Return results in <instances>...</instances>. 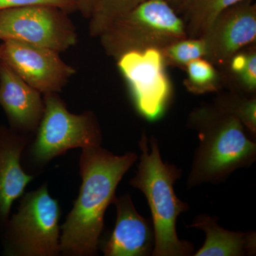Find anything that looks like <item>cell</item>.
<instances>
[{
  "mask_svg": "<svg viewBox=\"0 0 256 256\" xmlns=\"http://www.w3.org/2000/svg\"><path fill=\"white\" fill-rule=\"evenodd\" d=\"M138 159L132 152L114 156L101 146L82 149L79 163L82 186L73 208L60 226V254L96 255L106 210L116 200L120 182Z\"/></svg>",
  "mask_w": 256,
  "mask_h": 256,
  "instance_id": "6da1fadb",
  "label": "cell"
},
{
  "mask_svg": "<svg viewBox=\"0 0 256 256\" xmlns=\"http://www.w3.org/2000/svg\"><path fill=\"white\" fill-rule=\"evenodd\" d=\"M188 124L200 138L186 180L190 190L203 184L224 182L237 170L255 162L256 143L232 114L214 106H202L190 114Z\"/></svg>",
  "mask_w": 256,
  "mask_h": 256,
  "instance_id": "7a4b0ae2",
  "label": "cell"
},
{
  "mask_svg": "<svg viewBox=\"0 0 256 256\" xmlns=\"http://www.w3.org/2000/svg\"><path fill=\"white\" fill-rule=\"evenodd\" d=\"M141 151L137 172L130 184L144 194L152 215L154 230V247L152 256H192L194 246L178 238L176 222L178 216L190 210L174 192V184L182 170L163 161L159 144L154 136L143 133L139 141Z\"/></svg>",
  "mask_w": 256,
  "mask_h": 256,
  "instance_id": "3957f363",
  "label": "cell"
},
{
  "mask_svg": "<svg viewBox=\"0 0 256 256\" xmlns=\"http://www.w3.org/2000/svg\"><path fill=\"white\" fill-rule=\"evenodd\" d=\"M106 53L116 60L132 52L163 50L188 38L182 18L162 0H146L99 36Z\"/></svg>",
  "mask_w": 256,
  "mask_h": 256,
  "instance_id": "277c9868",
  "label": "cell"
},
{
  "mask_svg": "<svg viewBox=\"0 0 256 256\" xmlns=\"http://www.w3.org/2000/svg\"><path fill=\"white\" fill-rule=\"evenodd\" d=\"M60 208L46 184L23 194L18 212L2 226L3 254L55 256L60 254Z\"/></svg>",
  "mask_w": 256,
  "mask_h": 256,
  "instance_id": "5b68a950",
  "label": "cell"
},
{
  "mask_svg": "<svg viewBox=\"0 0 256 256\" xmlns=\"http://www.w3.org/2000/svg\"><path fill=\"white\" fill-rule=\"evenodd\" d=\"M43 99L44 112L28 150L32 164L42 168L68 150L101 146L100 126L92 112L72 114L56 92Z\"/></svg>",
  "mask_w": 256,
  "mask_h": 256,
  "instance_id": "8992f818",
  "label": "cell"
},
{
  "mask_svg": "<svg viewBox=\"0 0 256 256\" xmlns=\"http://www.w3.org/2000/svg\"><path fill=\"white\" fill-rule=\"evenodd\" d=\"M0 31L4 40L14 38L60 53L77 42L68 13L48 5H34L0 11Z\"/></svg>",
  "mask_w": 256,
  "mask_h": 256,
  "instance_id": "52a82bcc",
  "label": "cell"
},
{
  "mask_svg": "<svg viewBox=\"0 0 256 256\" xmlns=\"http://www.w3.org/2000/svg\"><path fill=\"white\" fill-rule=\"evenodd\" d=\"M164 64L162 50L156 48L129 52L118 60V68L130 86L138 110L152 122L163 116L171 94Z\"/></svg>",
  "mask_w": 256,
  "mask_h": 256,
  "instance_id": "ba28073f",
  "label": "cell"
},
{
  "mask_svg": "<svg viewBox=\"0 0 256 256\" xmlns=\"http://www.w3.org/2000/svg\"><path fill=\"white\" fill-rule=\"evenodd\" d=\"M2 58L18 76L44 95L58 94L76 73L58 52L14 38L3 40Z\"/></svg>",
  "mask_w": 256,
  "mask_h": 256,
  "instance_id": "9c48e42d",
  "label": "cell"
},
{
  "mask_svg": "<svg viewBox=\"0 0 256 256\" xmlns=\"http://www.w3.org/2000/svg\"><path fill=\"white\" fill-rule=\"evenodd\" d=\"M206 46L205 60L222 65L244 47L256 42V6L244 0L220 13L201 36Z\"/></svg>",
  "mask_w": 256,
  "mask_h": 256,
  "instance_id": "30bf717a",
  "label": "cell"
},
{
  "mask_svg": "<svg viewBox=\"0 0 256 256\" xmlns=\"http://www.w3.org/2000/svg\"><path fill=\"white\" fill-rule=\"evenodd\" d=\"M116 226L102 250L106 256H152L154 247V230L152 220L136 210L129 194L116 197Z\"/></svg>",
  "mask_w": 256,
  "mask_h": 256,
  "instance_id": "8fae6325",
  "label": "cell"
},
{
  "mask_svg": "<svg viewBox=\"0 0 256 256\" xmlns=\"http://www.w3.org/2000/svg\"><path fill=\"white\" fill-rule=\"evenodd\" d=\"M0 106L10 128L22 134L34 132L44 112L41 92L28 85L3 60L0 72Z\"/></svg>",
  "mask_w": 256,
  "mask_h": 256,
  "instance_id": "7c38bea8",
  "label": "cell"
},
{
  "mask_svg": "<svg viewBox=\"0 0 256 256\" xmlns=\"http://www.w3.org/2000/svg\"><path fill=\"white\" fill-rule=\"evenodd\" d=\"M30 142L26 134L0 126V226L10 218L13 203L24 194L34 178L25 172L21 164L24 148Z\"/></svg>",
  "mask_w": 256,
  "mask_h": 256,
  "instance_id": "4fadbf2b",
  "label": "cell"
},
{
  "mask_svg": "<svg viewBox=\"0 0 256 256\" xmlns=\"http://www.w3.org/2000/svg\"><path fill=\"white\" fill-rule=\"evenodd\" d=\"M217 216L203 214L194 218L190 228L203 230L206 240L194 256H245L256 254L255 232H232L220 227Z\"/></svg>",
  "mask_w": 256,
  "mask_h": 256,
  "instance_id": "5bb4252c",
  "label": "cell"
},
{
  "mask_svg": "<svg viewBox=\"0 0 256 256\" xmlns=\"http://www.w3.org/2000/svg\"><path fill=\"white\" fill-rule=\"evenodd\" d=\"M244 0H184L178 13L188 38H200L224 10Z\"/></svg>",
  "mask_w": 256,
  "mask_h": 256,
  "instance_id": "9a60e30c",
  "label": "cell"
},
{
  "mask_svg": "<svg viewBox=\"0 0 256 256\" xmlns=\"http://www.w3.org/2000/svg\"><path fill=\"white\" fill-rule=\"evenodd\" d=\"M146 0H99L90 18V36H99L112 23Z\"/></svg>",
  "mask_w": 256,
  "mask_h": 256,
  "instance_id": "2e32d148",
  "label": "cell"
},
{
  "mask_svg": "<svg viewBox=\"0 0 256 256\" xmlns=\"http://www.w3.org/2000/svg\"><path fill=\"white\" fill-rule=\"evenodd\" d=\"M215 107L237 118L250 132L256 134V99L255 97L242 98L224 96L216 101Z\"/></svg>",
  "mask_w": 256,
  "mask_h": 256,
  "instance_id": "e0dca14e",
  "label": "cell"
},
{
  "mask_svg": "<svg viewBox=\"0 0 256 256\" xmlns=\"http://www.w3.org/2000/svg\"><path fill=\"white\" fill-rule=\"evenodd\" d=\"M186 67L188 79L185 85L190 92L201 94L216 89V72L208 60L197 58L190 62Z\"/></svg>",
  "mask_w": 256,
  "mask_h": 256,
  "instance_id": "ac0fdd59",
  "label": "cell"
},
{
  "mask_svg": "<svg viewBox=\"0 0 256 256\" xmlns=\"http://www.w3.org/2000/svg\"><path fill=\"white\" fill-rule=\"evenodd\" d=\"M165 60L178 66H185L192 60L203 58L206 54V46L203 38H185L171 44L162 50Z\"/></svg>",
  "mask_w": 256,
  "mask_h": 256,
  "instance_id": "d6986e66",
  "label": "cell"
},
{
  "mask_svg": "<svg viewBox=\"0 0 256 256\" xmlns=\"http://www.w3.org/2000/svg\"><path fill=\"white\" fill-rule=\"evenodd\" d=\"M34 5L56 6L68 14L77 11L76 4L74 0H0V11Z\"/></svg>",
  "mask_w": 256,
  "mask_h": 256,
  "instance_id": "ffe728a7",
  "label": "cell"
},
{
  "mask_svg": "<svg viewBox=\"0 0 256 256\" xmlns=\"http://www.w3.org/2000/svg\"><path fill=\"white\" fill-rule=\"evenodd\" d=\"M242 86L248 92H255L256 88V53L248 52L245 66L238 74Z\"/></svg>",
  "mask_w": 256,
  "mask_h": 256,
  "instance_id": "44dd1931",
  "label": "cell"
},
{
  "mask_svg": "<svg viewBox=\"0 0 256 256\" xmlns=\"http://www.w3.org/2000/svg\"><path fill=\"white\" fill-rule=\"evenodd\" d=\"M76 4L77 10L84 18H90L99 0H74Z\"/></svg>",
  "mask_w": 256,
  "mask_h": 256,
  "instance_id": "7402d4cb",
  "label": "cell"
},
{
  "mask_svg": "<svg viewBox=\"0 0 256 256\" xmlns=\"http://www.w3.org/2000/svg\"><path fill=\"white\" fill-rule=\"evenodd\" d=\"M162 1L164 2L166 4H169L174 10L175 12L178 14L184 0H162Z\"/></svg>",
  "mask_w": 256,
  "mask_h": 256,
  "instance_id": "603a6c76",
  "label": "cell"
},
{
  "mask_svg": "<svg viewBox=\"0 0 256 256\" xmlns=\"http://www.w3.org/2000/svg\"><path fill=\"white\" fill-rule=\"evenodd\" d=\"M2 63V58L1 46H0V72H1Z\"/></svg>",
  "mask_w": 256,
  "mask_h": 256,
  "instance_id": "cb8c5ba5",
  "label": "cell"
},
{
  "mask_svg": "<svg viewBox=\"0 0 256 256\" xmlns=\"http://www.w3.org/2000/svg\"><path fill=\"white\" fill-rule=\"evenodd\" d=\"M0 40H2V41L4 40V34H3L2 32L1 31H0Z\"/></svg>",
  "mask_w": 256,
  "mask_h": 256,
  "instance_id": "d4e9b609",
  "label": "cell"
}]
</instances>
